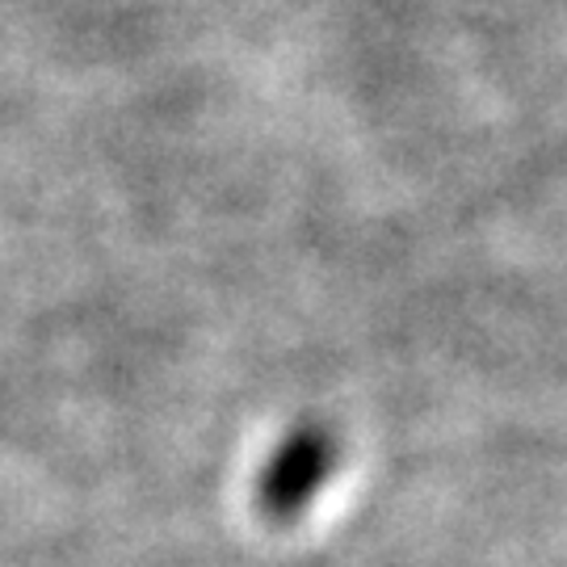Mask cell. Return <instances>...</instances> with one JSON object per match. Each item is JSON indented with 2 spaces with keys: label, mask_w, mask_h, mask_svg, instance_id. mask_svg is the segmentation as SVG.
Wrapping results in <instances>:
<instances>
[{
  "label": "cell",
  "mask_w": 567,
  "mask_h": 567,
  "mask_svg": "<svg viewBox=\"0 0 567 567\" xmlns=\"http://www.w3.org/2000/svg\"><path fill=\"white\" fill-rule=\"evenodd\" d=\"M337 458H341V446H337L332 429L324 425L290 429L282 442L274 446L261 480H257V505H261V513H269L274 522L299 517L320 496V487L332 480Z\"/></svg>",
  "instance_id": "1"
}]
</instances>
